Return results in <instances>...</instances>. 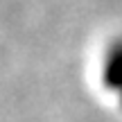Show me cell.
I'll list each match as a JSON object with an SVG mask.
<instances>
[{
  "label": "cell",
  "instance_id": "1",
  "mask_svg": "<svg viewBox=\"0 0 122 122\" xmlns=\"http://www.w3.org/2000/svg\"><path fill=\"white\" fill-rule=\"evenodd\" d=\"M100 84L115 100L122 95V36H115L100 59Z\"/></svg>",
  "mask_w": 122,
  "mask_h": 122
}]
</instances>
